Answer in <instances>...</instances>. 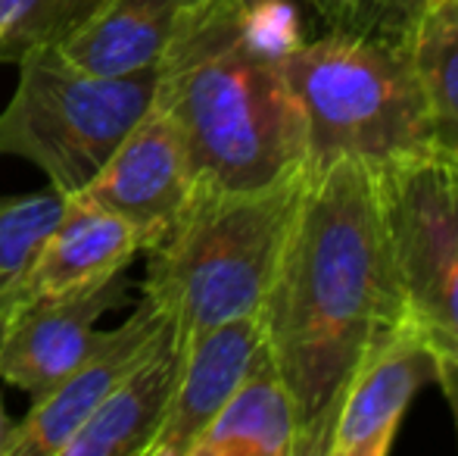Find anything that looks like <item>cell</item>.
<instances>
[{"instance_id":"7a4b0ae2","label":"cell","mask_w":458,"mask_h":456,"mask_svg":"<svg viewBox=\"0 0 458 456\" xmlns=\"http://www.w3.org/2000/svg\"><path fill=\"white\" fill-rule=\"evenodd\" d=\"M243 0H187L157 66L159 104L184 138L197 185L253 191L309 169L306 125L284 69L241 41Z\"/></svg>"},{"instance_id":"d6986e66","label":"cell","mask_w":458,"mask_h":456,"mask_svg":"<svg viewBox=\"0 0 458 456\" xmlns=\"http://www.w3.org/2000/svg\"><path fill=\"white\" fill-rule=\"evenodd\" d=\"M241 41L250 54L281 66L306 41L302 38L300 10L290 0H243Z\"/></svg>"},{"instance_id":"8fae6325","label":"cell","mask_w":458,"mask_h":456,"mask_svg":"<svg viewBox=\"0 0 458 456\" xmlns=\"http://www.w3.org/2000/svg\"><path fill=\"white\" fill-rule=\"evenodd\" d=\"M259 347V313L228 319L187 338L169 413L147 456H191L209 422L250 372Z\"/></svg>"},{"instance_id":"5bb4252c","label":"cell","mask_w":458,"mask_h":456,"mask_svg":"<svg viewBox=\"0 0 458 456\" xmlns=\"http://www.w3.org/2000/svg\"><path fill=\"white\" fill-rule=\"evenodd\" d=\"M187 0H100L60 44L56 54L100 79L150 73L169 50Z\"/></svg>"},{"instance_id":"ac0fdd59","label":"cell","mask_w":458,"mask_h":456,"mask_svg":"<svg viewBox=\"0 0 458 456\" xmlns=\"http://www.w3.org/2000/svg\"><path fill=\"white\" fill-rule=\"evenodd\" d=\"M100 0H0V63L60 44Z\"/></svg>"},{"instance_id":"9a60e30c","label":"cell","mask_w":458,"mask_h":456,"mask_svg":"<svg viewBox=\"0 0 458 456\" xmlns=\"http://www.w3.org/2000/svg\"><path fill=\"white\" fill-rule=\"evenodd\" d=\"M296 407L262 341L253 366L191 456H296Z\"/></svg>"},{"instance_id":"277c9868","label":"cell","mask_w":458,"mask_h":456,"mask_svg":"<svg viewBox=\"0 0 458 456\" xmlns=\"http://www.w3.org/2000/svg\"><path fill=\"white\" fill-rule=\"evenodd\" d=\"M281 69L306 125L309 169L334 159L384 166L434 151L411 38L327 29Z\"/></svg>"},{"instance_id":"44dd1931","label":"cell","mask_w":458,"mask_h":456,"mask_svg":"<svg viewBox=\"0 0 458 456\" xmlns=\"http://www.w3.org/2000/svg\"><path fill=\"white\" fill-rule=\"evenodd\" d=\"M434 353H437L434 382L440 384L443 394H446L449 409H453V419H455V432H458V353L449 350V347H440V344H434Z\"/></svg>"},{"instance_id":"e0dca14e","label":"cell","mask_w":458,"mask_h":456,"mask_svg":"<svg viewBox=\"0 0 458 456\" xmlns=\"http://www.w3.org/2000/svg\"><path fill=\"white\" fill-rule=\"evenodd\" d=\"M63 210L66 194L56 188L0 197V313L22 306V285Z\"/></svg>"},{"instance_id":"6da1fadb","label":"cell","mask_w":458,"mask_h":456,"mask_svg":"<svg viewBox=\"0 0 458 456\" xmlns=\"http://www.w3.org/2000/svg\"><path fill=\"white\" fill-rule=\"evenodd\" d=\"M409 313L377 178L362 159L309 169L275 279L262 341L296 407V456H321L356 366Z\"/></svg>"},{"instance_id":"4fadbf2b","label":"cell","mask_w":458,"mask_h":456,"mask_svg":"<svg viewBox=\"0 0 458 456\" xmlns=\"http://www.w3.org/2000/svg\"><path fill=\"white\" fill-rule=\"evenodd\" d=\"M140 250L144 235L138 226L79 194L66 197V210L22 285V304L115 279Z\"/></svg>"},{"instance_id":"603a6c76","label":"cell","mask_w":458,"mask_h":456,"mask_svg":"<svg viewBox=\"0 0 458 456\" xmlns=\"http://www.w3.org/2000/svg\"><path fill=\"white\" fill-rule=\"evenodd\" d=\"M13 434H16V419H10V413L4 407V397H0V456H10Z\"/></svg>"},{"instance_id":"9c48e42d","label":"cell","mask_w":458,"mask_h":456,"mask_svg":"<svg viewBox=\"0 0 458 456\" xmlns=\"http://www.w3.org/2000/svg\"><path fill=\"white\" fill-rule=\"evenodd\" d=\"M165 323L169 316L150 297H140L119 329L97 331L81 363L54 391L31 403L25 419L16 422L10 456H63L94 409L150 350Z\"/></svg>"},{"instance_id":"30bf717a","label":"cell","mask_w":458,"mask_h":456,"mask_svg":"<svg viewBox=\"0 0 458 456\" xmlns=\"http://www.w3.org/2000/svg\"><path fill=\"white\" fill-rule=\"evenodd\" d=\"M125 300L119 275L75 291L35 297L10 313L0 341V378L10 388L41 400L54 391L94 344V325L103 313Z\"/></svg>"},{"instance_id":"8992f818","label":"cell","mask_w":458,"mask_h":456,"mask_svg":"<svg viewBox=\"0 0 458 456\" xmlns=\"http://www.w3.org/2000/svg\"><path fill=\"white\" fill-rule=\"evenodd\" d=\"M371 169L405 306L458 353V159L424 151Z\"/></svg>"},{"instance_id":"cb8c5ba5","label":"cell","mask_w":458,"mask_h":456,"mask_svg":"<svg viewBox=\"0 0 458 456\" xmlns=\"http://www.w3.org/2000/svg\"><path fill=\"white\" fill-rule=\"evenodd\" d=\"M6 325H10V313H0V341L6 335Z\"/></svg>"},{"instance_id":"2e32d148","label":"cell","mask_w":458,"mask_h":456,"mask_svg":"<svg viewBox=\"0 0 458 456\" xmlns=\"http://www.w3.org/2000/svg\"><path fill=\"white\" fill-rule=\"evenodd\" d=\"M411 54L428 100L430 147L458 159V6L430 4L411 35Z\"/></svg>"},{"instance_id":"7c38bea8","label":"cell","mask_w":458,"mask_h":456,"mask_svg":"<svg viewBox=\"0 0 458 456\" xmlns=\"http://www.w3.org/2000/svg\"><path fill=\"white\" fill-rule=\"evenodd\" d=\"M184 338L175 323H165L140 363L113 388L94 416L66 444L63 456H147L169 413Z\"/></svg>"},{"instance_id":"ffe728a7","label":"cell","mask_w":458,"mask_h":456,"mask_svg":"<svg viewBox=\"0 0 458 456\" xmlns=\"http://www.w3.org/2000/svg\"><path fill=\"white\" fill-rule=\"evenodd\" d=\"M434 0H352L350 19L340 31H362V35L403 38L415 35L418 19Z\"/></svg>"},{"instance_id":"7402d4cb","label":"cell","mask_w":458,"mask_h":456,"mask_svg":"<svg viewBox=\"0 0 458 456\" xmlns=\"http://www.w3.org/2000/svg\"><path fill=\"white\" fill-rule=\"evenodd\" d=\"M306 4L325 19L327 29H344L352 10V0H306Z\"/></svg>"},{"instance_id":"d4e9b609","label":"cell","mask_w":458,"mask_h":456,"mask_svg":"<svg viewBox=\"0 0 458 456\" xmlns=\"http://www.w3.org/2000/svg\"><path fill=\"white\" fill-rule=\"evenodd\" d=\"M434 4H437V0H434ZM440 4H453V6H458V0H440Z\"/></svg>"},{"instance_id":"52a82bcc","label":"cell","mask_w":458,"mask_h":456,"mask_svg":"<svg viewBox=\"0 0 458 456\" xmlns=\"http://www.w3.org/2000/svg\"><path fill=\"white\" fill-rule=\"evenodd\" d=\"M437 353L411 310L356 366L331 416L321 456H386L415 394L434 382Z\"/></svg>"},{"instance_id":"ba28073f","label":"cell","mask_w":458,"mask_h":456,"mask_svg":"<svg viewBox=\"0 0 458 456\" xmlns=\"http://www.w3.org/2000/svg\"><path fill=\"white\" fill-rule=\"evenodd\" d=\"M193 188L197 178L175 119L150 104L79 197L138 226L147 250L182 216Z\"/></svg>"},{"instance_id":"3957f363","label":"cell","mask_w":458,"mask_h":456,"mask_svg":"<svg viewBox=\"0 0 458 456\" xmlns=\"http://www.w3.org/2000/svg\"><path fill=\"white\" fill-rule=\"evenodd\" d=\"M306 182L309 169L253 191L197 185L182 216L147 247L144 297L175 323L184 341L259 313Z\"/></svg>"},{"instance_id":"5b68a950","label":"cell","mask_w":458,"mask_h":456,"mask_svg":"<svg viewBox=\"0 0 458 456\" xmlns=\"http://www.w3.org/2000/svg\"><path fill=\"white\" fill-rule=\"evenodd\" d=\"M0 113V157L29 159L50 188L72 197L103 169L157 94V69L100 79L66 63L56 47L25 54Z\"/></svg>"}]
</instances>
